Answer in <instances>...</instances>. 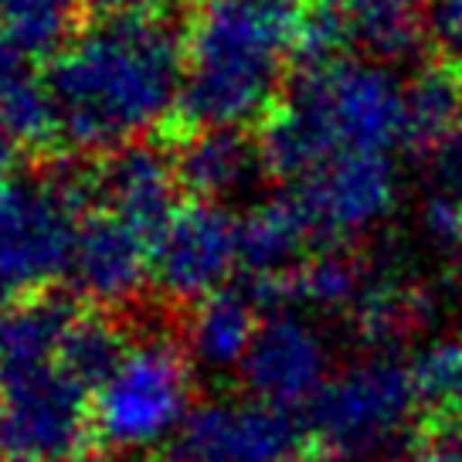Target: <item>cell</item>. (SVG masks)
Listing matches in <instances>:
<instances>
[{"mask_svg": "<svg viewBox=\"0 0 462 462\" xmlns=\"http://www.w3.org/2000/svg\"><path fill=\"white\" fill-rule=\"evenodd\" d=\"M184 75V34L173 24L150 11L102 14L72 34L44 72L58 140L86 153L136 143L180 113Z\"/></svg>", "mask_w": 462, "mask_h": 462, "instance_id": "1", "label": "cell"}, {"mask_svg": "<svg viewBox=\"0 0 462 462\" xmlns=\"http://www.w3.org/2000/svg\"><path fill=\"white\" fill-rule=\"evenodd\" d=\"M313 0H201L184 31L180 116L194 130L262 126L300 61Z\"/></svg>", "mask_w": 462, "mask_h": 462, "instance_id": "2", "label": "cell"}, {"mask_svg": "<svg viewBox=\"0 0 462 462\" xmlns=\"http://www.w3.org/2000/svg\"><path fill=\"white\" fill-rule=\"evenodd\" d=\"M259 130L265 171L292 184L340 153L404 146V86L371 55L300 61Z\"/></svg>", "mask_w": 462, "mask_h": 462, "instance_id": "3", "label": "cell"}, {"mask_svg": "<svg viewBox=\"0 0 462 462\" xmlns=\"http://www.w3.org/2000/svg\"><path fill=\"white\" fill-rule=\"evenodd\" d=\"M96 208V167L0 184V306L44 296L72 269L75 235Z\"/></svg>", "mask_w": 462, "mask_h": 462, "instance_id": "4", "label": "cell"}, {"mask_svg": "<svg viewBox=\"0 0 462 462\" xmlns=\"http://www.w3.org/2000/svg\"><path fill=\"white\" fill-rule=\"evenodd\" d=\"M313 456L327 462H377L421 432V404L411 367L371 357L330 374L303 408Z\"/></svg>", "mask_w": 462, "mask_h": 462, "instance_id": "5", "label": "cell"}, {"mask_svg": "<svg viewBox=\"0 0 462 462\" xmlns=\"http://www.w3.org/2000/svg\"><path fill=\"white\" fill-rule=\"evenodd\" d=\"M190 411L188 354L171 340L126 346L123 361L92 391V429L109 448H146L177 435Z\"/></svg>", "mask_w": 462, "mask_h": 462, "instance_id": "6", "label": "cell"}, {"mask_svg": "<svg viewBox=\"0 0 462 462\" xmlns=\"http://www.w3.org/2000/svg\"><path fill=\"white\" fill-rule=\"evenodd\" d=\"M92 435V391L58 357L0 374V462H79Z\"/></svg>", "mask_w": 462, "mask_h": 462, "instance_id": "7", "label": "cell"}, {"mask_svg": "<svg viewBox=\"0 0 462 462\" xmlns=\"http://www.w3.org/2000/svg\"><path fill=\"white\" fill-rule=\"evenodd\" d=\"M173 462H310L313 439L292 408L242 398L190 408L171 442Z\"/></svg>", "mask_w": 462, "mask_h": 462, "instance_id": "8", "label": "cell"}, {"mask_svg": "<svg viewBox=\"0 0 462 462\" xmlns=\"http://www.w3.org/2000/svg\"><path fill=\"white\" fill-rule=\"evenodd\" d=\"M242 265V217L228 204L190 198L153 238V282L171 300L198 303L228 286Z\"/></svg>", "mask_w": 462, "mask_h": 462, "instance_id": "9", "label": "cell"}, {"mask_svg": "<svg viewBox=\"0 0 462 462\" xmlns=\"http://www.w3.org/2000/svg\"><path fill=\"white\" fill-rule=\"evenodd\" d=\"M317 231L319 248H337L371 231L394 204L391 153H340L292 180L289 190Z\"/></svg>", "mask_w": 462, "mask_h": 462, "instance_id": "10", "label": "cell"}, {"mask_svg": "<svg viewBox=\"0 0 462 462\" xmlns=\"http://www.w3.org/2000/svg\"><path fill=\"white\" fill-rule=\"evenodd\" d=\"M238 371L252 398L296 411L313 402L317 391L330 381V350L310 317L286 306L259 319V330Z\"/></svg>", "mask_w": 462, "mask_h": 462, "instance_id": "11", "label": "cell"}, {"mask_svg": "<svg viewBox=\"0 0 462 462\" xmlns=\"http://www.w3.org/2000/svg\"><path fill=\"white\" fill-rule=\"evenodd\" d=\"M69 273L92 303H130L153 279V238L109 208H92L79 221Z\"/></svg>", "mask_w": 462, "mask_h": 462, "instance_id": "12", "label": "cell"}, {"mask_svg": "<svg viewBox=\"0 0 462 462\" xmlns=\"http://www.w3.org/2000/svg\"><path fill=\"white\" fill-rule=\"evenodd\" d=\"M177 167L157 146L130 143L109 153L96 167V208H109L119 217L157 238L167 217L177 211Z\"/></svg>", "mask_w": 462, "mask_h": 462, "instance_id": "13", "label": "cell"}, {"mask_svg": "<svg viewBox=\"0 0 462 462\" xmlns=\"http://www.w3.org/2000/svg\"><path fill=\"white\" fill-rule=\"evenodd\" d=\"M173 167L190 198L221 204L255 188L262 173H269L262 146L242 130H198L177 150Z\"/></svg>", "mask_w": 462, "mask_h": 462, "instance_id": "14", "label": "cell"}, {"mask_svg": "<svg viewBox=\"0 0 462 462\" xmlns=\"http://www.w3.org/2000/svg\"><path fill=\"white\" fill-rule=\"evenodd\" d=\"M259 313L245 286H225L198 300L188 327V357L208 371L242 367L259 330Z\"/></svg>", "mask_w": 462, "mask_h": 462, "instance_id": "15", "label": "cell"}, {"mask_svg": "<svg viewBox=\"0 0 462 462\" xmlns=\"http://www.w3.org/2000/svg\"><path fill=\"white\" fill-rule=\"evenodd\" d=\"M313 248H319L317 231L292 194L255 204L242 217V265L248 275L289 273Z\"/></svg>", "mask_w": 462, "mask_h": 462, "instance_id": "16", "label": "cell"}, {"mask_svg": "<svg viewBox=\"0 0 462 462\" xmlns=\"http://www.w3.org/2000/svg\"><path fill=\"white\" fill-rule=\"evenodd\" d=\"M459 126L462 82L446 58H435L404 82V146L432 153Z\"/></svg>", "mask_w": 462, "mask_h": 462, "instance_id": "17", "label": "cell"}, {"mask_svg": "<svg viewBox=\"0 0 462 462\" xmlns=\"http://www.w3.org/2000/svg\"><path fill=\"white\" fill-rule=\"evenodd\" d=\"M371 273L344 245L319 248L296 269L282 273V303L313 313H350Z\"/></svg>", "mask_w": 462, "mask_h": 462, "instance_id": "18", "label": "cell"}, {"mask_svg": "<svg viewBox=\"0 0 462 462\" xmlns=\"http://www.w3.org/2000/svg\"><path fill=\"white\" fill-rule=\"evenodd\" d=\"M350 24V38L377 61L415 55L425 34V0H327Z\"/></svg>", "mask_w": 462, "mask_h": 462, "instance_id": "19", "label": "cell"}, {"mask_svg": "<svg viewBox=\"0 0 462 462\" xmlns=\"http://www.w3.org/2000/svg\"><path fill=\"white\" fill-rule=\"evenodd\" d=\"M346 317L354 319V330L371 350H388V346H398L429 323L432 300L421 289L371 275Z\"/></svg>", "mask_w": 462, "mask_h": 462, "instance_id": "20", "label": "cell"}, {"mask_svg": "<svg viewBox=\"0 0 462 462\" xmlns=\"http://www.w3.org/2000/svg\"><path fill=\"white\" fill-rule=\"evenodd\" d=\"M75 0H7L0 7V44L21 58L58 55L72 42Z\"/></svg>", "mask_w": 462, "mask_h": 462, "instance_id": "21", "label": "cell"}, {"mask_svg": "<svg viewBox=\"0 0 462 462\" xmlns=\"http://www.w3.org/2000/svg\"><path fill=\"white\" fill-rule=\"evenodd\" d=\"M425 425H462V337L435 340L411 361Z\"/></svg>", "mask_w": 462, "mask_h": 462, "instance_id": "22", "label": "cell"}, {"mask_svg": "<svg viewBox=\"0 0 462 462\" xmlns=\"http://www.w3.org/2000/svg\"><path fill=\"white\" fill-rule=\"evenodd\" d=\"M126 354V340L99 313H79L58 346V364L72 371L88 391H96Z\"/></svg>", "mask_w": 462, "mask_h": 462, "instance_id": "23", "label": "cell"}, {"mask_svg": "<svg viewBox=\"0 0 462 462\" xmlns=\"http://www.w3.org/2000/svg\"><path fill=\"white\" fill-rule=\"evenodd\" d=\"M425 34L439 58L462 55V0H425Z\"/></svg>", "mask_w": 462, "mask_h": 462, "instance_id": "24", "label": "cell"}, {"mask_svg": "<svg viewBox=\"0 0 462 462\" xmlns=\"http://www.w3.org/2000/svg\"><path fill=\"white\" fill-rule=\"evenodd\" d=\"M408 462H462V425H421Z\"/></svg>", "mask_w": 462, "mask_h": 462, "instance_id": "25", "label": "cell"}, {"mask_svg": "<svg viewBox=\"0 0 462 462\" xmlns=\"http://www.w3.org/2000/svg\"><path fill=\"white\" fill-rule=\"evenodd\" d=\"M429 157H432V190L462 198V126L435 146Z\"/></svg>", "mask_w": 462, "mask_h": 462, "instance_id": "26", "label": "cell"}, {"mask_svg": "<svg viewBox=\"0 0 462 462\" xmlns=\"http://www.w3.org/2000/svg\"><path fill=\"white\" fill-rule=\"evenodd\" d=\"M75 4H86L99 14H133V11H150L157 0H75Z\"/></svg>", "mask_w": 462, "mask_h": 462, "instance_id": "27", "label": "cell"}, {"mask_svg": "<svg viewBox=\"0 0 462 462\" xmlns=\"http://www.w3.org/2000/svg\"><path fill=\"white\" fill-rule=\"evenodd\" d=\"M14 157H17V140L7 133V126L0 123V184H4V180H11Z\"/></svg>", "mask_w": 462, "mask_h": 462, "instance_id": "28", "label": "cell"}, {"mask_svg": "<svg viewBox=\"0 0 462 462\" xmlns=\"http://www.w3.org/2000/svg\"><path fill=\"white\" fill-rule=\"evenodd\" d=\"M448 65H452V69H456V75H459V82H462V55H456V58H446Z\"/></svg>", "mask_w": 462, "mask_h": 462, "instance_id": "29", "label": "cell"}, {"mask_svg": "<svg viewBox=\"0 0 462 462\" xmlns=\"http://www.w3.org/2000/svg\"><path fill=\"white\" fill-rule=\"evenodd\" d=\"M4 4H7V0H0V7H4Z\"/></svg>", "mask_w": 462, "mask_h": 462, "instance_id": "30", "label": "cell"}]
</instances>
